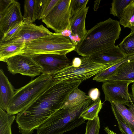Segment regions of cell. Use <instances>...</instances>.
Masks as SVG:
<instances>
[{
    "instance_id": "6da1fadb",
    "label": "cell",
    "mask_w": 134,
    "mask_h": 134,
    "mask_svg": "<svg viewBox=\"0 0 134 134\" xmlns=\"http://www.w3.org/2000/svg\"><path fill=\"white\" fill-rule=\"evenodd\" d=\"M82 81L53 80L50 87L36 100L17 114L21 124L33 132L61 108L69 95Z\"/></svg>"
},
{
    "instance_id": "7a4b0ae2",
    "label": "cell",
    "mask_w": 134,
    "mask_h": 134,
    "mask_svg": "<svg viewBox=\"0 0 134 134\" xmlns=\"http://www.w3.org/2000/svg\"><path fill=\"white\" fill-rule=\"evenodd\" d=\"M121 28L119 21L110 18L97 23L88 30L76 47L82 57H90L103 49L114 46L119 37Z\"/></svg>"
},
{
    "instance_id": "3957f363",
    "label": "cell",
    "mask_w": 134,
    "mask_h": 134,
    "mask_svg": "<svg viewBox=\"0 0 134 134\" xmlns=\"http://www.w3.org/2000/svg\"><path fill=\"white\" fill-rule=\"evenodd\" d=\"M94 102L90 98L75 108L59 109L38 127L37 134H63L85 123L79 116Z\"/></svg>"
},
{
    "instance_id": "277c9868",
    "label": "cell",
    "mask_w": 134,
    "mask_h": 134,
    "mask_svg": "<svg viewBox=\"0 0 134 134\" xmlns=\"http://www.w3.org/2000/svg\"><path fill=\"white\" fill-rule=\"evenodd\" d=\"M52 76L41 74L24 86L16 90L7 109L11 115L17 114L36 100L51 86Z\"/></svg>"
},
{
    "instance_id": "5b68a950",
    "label": "cell",
    "mask_w": 134,
    "mask_h": 134,
    "mask_svg": "<svg viewBox=\"0 0 134 134\" xmlns=\"http://www.w3.org/2000/svg\"><path fill=\"white\" fill-rule=\"evenodd\" d=\"M75 46L61 33L52 34L25 43L22 53L31 55L47 53L66 55L75 51Z\"/></svg>"
},
{
    "instance_id": "8992f818",
    "label": "cell",
    "mask_w": 134,
    "mask_h": 134,
    "mask_svg": "<svg viewBox=\"0 0 134 134\" xmlns=\"http://www.w3.org/2000/svg\"><path fill=\"white\" fill-rule=\"evenodd\" d=\"M81 58V63L80 66L75 67L71 64L52 75L53 80L56 81L74 80L82 81L115 64L96 63L90 57H82Z\"/></svg>"
},
{
    "instance_id": "52a82bcc",
    "label": "cell",
    "mask_w": 134,
    "mask_h": 134,
    "mask_svg": "<svg viewBox=\"0 0 134 134\" xmlns=\"http://www.w3.org/2000/svg\"><path fill=\"white\" fill-rule=\"evenodd\" d=\"M71 1L59 0L49 13L42 19L47 27L54 30L55 33H61L70 29Z\"/></svg>"
},
{
    "instance_id": "ba28073f",
    "label": "cell",
    "mask_w": 134,
    "mask_h": 134,
    "mask_svg": "<svg viewBox=\"0 0 134 134\" xmlns=\"http://www.w3.org/2000/svg\"><path fill=\"white\" fill-rule=\"evenodd\" d=\"M4 62L8 71L13 75L19 74L34 77L41 73V68L30 55L19 54L7 59Z\"/></svg>"
},
{
    "instance_id": "9c48e42d",
    "label": "cell",
    "mask_w": 134,
    "mask_h": 134,
    "mask_svg": "<svg viewBox=\"0 0 134 134\" xmlns=\"http://www.w3.org/2000/svg\"><path fill=\"white\" fill-rule=\"evenodd\" d=\"M20 3L15 0L0 1V31L2 36L15 24L23 21Z\"/></svg>"
},
{
    "instance_id": "30bf717a",
    "label": "cell",
    "mask_w": 134,
    "mask_h": 134,
    "mask_svg": "<svg viewBox=\"0 0 134 134\" xmlns=\"http://www.w3.org/2000/svg\"><path fill=\"white\" fill-rule=\"evenodd\" d=\"M31 56L41 68L42 74L52 76L72 64L65 54L47 53Z\"/></svg>"
},
{
    "instance_id": "8fae6325",
    "label": "cell",
    "mask_w": 134,
    "mask_h": 134,
    "mask_svg": "<svg viewBox=\"0 0 134 134\" xmlns=\"http://www.w3.org/2000/svg\"><path fill=\"white\" fill-rule=\"evenodd\" d=\"M130 83L128 82L114 81L103 82L102 87L105 101L123 104L133 102L132 94L129 92L128 86Z\"/></svg>"
},
{
    "instance_id": "7c38bea8",
    "label": "cell",
    "mask_w": 134,
    "mask_h": 134,
    "mask_svg": "<svg viewBox=\"0 0 134 134\" xmlns=\"http://www.w3.org/2000/svg\"><path fill=\"white\" fill-rule=\"evenodd\" d=\"M52 33L42 24L37 25L32 23L23 21L21 29L17 34L10 40L0 43H26Z\"/></svg>"
},
{
    "instance_id": "4fadbf2b",
    "label": "cell",
    "mask_w": 134,
    "mask_h": 134,
    "mask_svg": "<svg viewBox=\"0 0 134 134\" xmlns=\"http://www.w3.org/2000/svg\"><path fill=\"white\" fill-rule=\"evenodd\" d=\"M94 62L102 64H115L127 57L118 46H115L99 51L90 57Z\"/></svg>"
},
{
    "instance_id": "5bb4252c",
    "label": "cell",
    "mask_w": 134,
    "mask_h": 134,
    "mask_svg": "<svg viewBox=\"0 0 134 134\" xmlns=\"http://www.w3.org/2000/svg\"><path fill=\"white\" fill-rule=\"evenodd\" d=\"M88 8V7L85 5L71 19L70 29L71 34L74 37H78L80 41L83 38L87 32L85 24Z\"/></svg>"
},
{
    "instance_id": "9a60e30c",
    "label": "cell",
    "mask_w": 134,
    "mask_h": 134,
    "mask_svg": "<svg viewBox=\"0 0 134 134\" xmlns=\"http://www.w3.org/2000/svg\"><path fill=\"white\" fill-rule=\"evenodd\" d=\"M108 81L134 82V58L121 64Z\"/></svg>"
},
{
    "instance_id": "2e32d148",
    "label": "cell",
    "mask_w": 134,
    "mask_h": 134,
    "mask_svg": "<svg viewBox=\"0 0 134 134\" xmlns=\"http://www.w3.org/2000/svg\"><path fill=\"white\" fill-rule=\"evenodd\" d=\"M14 88L3 70H0V108L6 111L7 106L13 96Z\"/></svg>"
},
{
    "instance_id": "e0dca14e",
    "label": "cell",
    "mask_w": 134,
    "mask_h": 134,
    "mask_svg": "<svg viewBox=\"0 0 134 134\" xmlns=\"http://www.w3.org/2000/svg\"><path fill=\"white\" fill-rule=\"evenodd\" d=\"M111 108L115 109L134 132V105L133 102L126 104L111 102Z\"/></svg>"
},
{
    "instance_id": "ac0fdd59",
    "label": "cell",
    "mask_w": 134,
    "mask_h": 134,
    "mask_svg": "<svg viewBox=\"0 0 134 134\" xmlns=\"http://www.w3.org/2000/svg\"><path fill=\"white\" fill-rule=\"evenodd\" d=\"M25 43H0V60L4 62L7 59L22 53Z\"/></svg>"
},
{
    "instance_id": "d6986e66",
    "label": "cell",
    "mask_w": 134,
    "mask_h": 134,
    "mask_svg": "<svg viewBox=\"0 0 134 134\" xmlns=\"http://www.w3.org/2000/svg\"><path fill=\"white\" fill-rule=\"evenodd\" d=\"M90 98L85 93L77 88L69 95L61 109H72L75 108Z\"/></svg>"
},
{
    "instance_id": "ffe728a7",
    "label": "cell",
    "mask_w": 134,
    "mask_h": 134,
    "mask_svg": "<svg viewBox=\"0 0 134 134\" xmlns=\"http://www.w3.org/2000/svg\"><path fill=\"white\" fill-rule=\"evenodd\" d=\"M119 19L120 25L130 29L131 31L134 30V0H132L124 9Z\"/></svg>"
},
{
    "instance_id": "44dd1931",
    "label": "cell",
    "mask_w": 134,
    "mask_h": 134,
    "mask_svg": "<svg viewBox=\"0 0 134 134\" xmlns=\"http://www.w3.org/2000/svg\"><path fill=\"white\" fill-rule=\"evenodd\" d=\"M0 108V134H12L11 127L15 118Z\"/></svg>"
},
{
    "instance_id": "7402d4cb",
    "label": "cell",
    "mask_w": 134,
    "mask_h": 134,
    "mask_svg": "<svg viewBox=\"0 0 134 134\" xmlns=\"http://www.w3.org/2000/svg\"><path fill=\"white\" fill-rule=\"evenodd\" d=\"M134 58V55L127 57L108 68L96 74L93 80L97 82H104L107 81L119 67L127 60Z\"/></svg>"
},
{
    "instance_id": "603a6c76",
    "label": "cell",
    "mask_w": 134,
    "mask_h": 134,
    "mask_svg": "<svg viewBox=\"0 0 134 134\" xmlns=\"http://www.w3.org/2000/svg\"><path fill=\"white\" fill-rule=\"evenodd\" d=\"M103 104L100 98H99L83 110L80 115L79 118H82L86 120H93L98 116Z\"/></svg>"
},
{
    "instance_id": "cb8c5ba5",
    "label": "cell",
    "mask_w": 134,
    "mask_h": 134,
    "mask_svg": "<svg viewBox=\"0 0 134 134\" xmlns=\"http://www.w3.org/2000/svg\"><path fill=\"white\" fill-rule=\"evenodd\" d=\"M119 45L121 50L127 57L134 55V30L125 37Z\"/></svg>"
},
{
    "instance_id": "d4e9b609",
    "label": "cell",
    "mask_w": 134,
    "mask_h": 134,
    "mask_svg": "<svg viewBox=\"0 0 134 134\" xmlns=\"http://www.w3.org/2000/svg\"><path fill=\"white\" fill-rule=\"evenodd\" d=\"M35 3V0L24 1L23 21L33 23L35 21L34 18Z\"/></svg>"
},
{
    "instance_id": "484cf974",
    "label": "cell",
    "mask_w": 134,
    "mask_h": 134,
    "mask_svg": "<svg viewBox=\"0 0 134 134\" xmlns=\"http://www.w3.org/2000/svg\"><path fill=\"white\" fill-rule=\"evenodd\" d=\"M132 0H113L110 8V14L119 18L124 9Z\"/></svg>"
},
{
    "instance_id": "4316f807",
    "label": "cell",
    "mask_w": 134,
    "mask_h": 134,
    "mask_svg": "<svg viewBox=\"0 0 134 134\" xmlns=\"http://www.w3.org/2000/svg\"><path fill=\"white\" fill-rule=\"evenodd\" d=\"M112 112L117 120L120 130L123 134H134L133 131L125 121L116 111L111 108Z\"/></svg>"
},
{
    "instance_id": "83f0119b",
    "label": "cell",
    "mask_w": 134,
    "mask_h": 134,
    "mask_svg": "<svg viewBox=\"0 0 134 134\" xmlns=\"http://www.w3.org/2000/svg\"><path fill=\"white\" fill-rule=\"evenodd\" d=\"M100 121L97 116L92 120H88L86 123L85 134H99Z\"/></svg>"
},
{
    "instance_id": "f1b7e54d",
    "label": "cell",
    "mask_w": 134,
    "mask_h": 134,
    "mask_svg": "<svg viewBox=\"0 0 134 134\" xmlns=\"http://www.w3.org/2000/svg\"><path fill=\"white\" fill-rule=\"evenodd\" d=\"M23 23V20L21 22L17 23L12 26L6 34L2 36L0 40V43L5 42L10 40L21 29Z\"/></svg>"
},
{
    "instance_id": "f546056e",
    "label": "cell",
    "mask_w": 134,
    "mask_h": 134,
    "mask_svg": "<svg viewBox=\"0 0 134 134\" xmlns=\"http://www.w3.org/2000/svg\"><path fill=\"white\" fill-rule=\"evenodd\" d=\"M88 0H71L70 7L71 18L75 14L87 5Z\"/></svg>"
},
{
    "instance_id": "4dcf8cb0",
    "label": "cell",
    "mask_w": 134,
    "mask_h": 134,
    "mask_svg": "<svg viewBox=\"0 0 134 134\" xmlns=\"http://www.w3.org/2000/svg\"><path fill=\"white\" fill-rule=\"evenodd\" d=\"M88 94L89 97L94 102L100 98V93L97 88H94L89 91Z\"/></svg>"
},
{
    "instance_id": "1f68e13d",
    "label": "cell",
    "mask_w": 134,
    "mask_h": 134,
    "mask_svg": "<svg viewBox=\"0 0 134 134\" xmlns=\"http://www.w3.org/2000/svg\"><path fill=\"white\" fill-rule=\"evenodd\" d=\"M81 63V58L76 57L73 59L72 65L74 67H78L80 66Z\"/></svg>"
},
{
    "instance_id": "d6a6232c",
    "label": "cell",
    "mask_w": 134,
    "mask_h": 134,
    "mask_svg": "<svg viewBox=\"0 0 134 134\" xmlns=\"http://www.w3.org/2000/svg\"><path fill=\"white\" fill-rule=\"evenodd\" d=\"M100 1V0H96L94 1L93 8V9L94 11H97L99 8V6Z\"/></svg>"
},
{
    "instance_id": "836d02e7",
    "label": "cell",
    "mask_w": 134,
    "mask_h": 134,
    "mask_svg": "<svg viewBox=\"0 0 134 134\" xmlns=\"http://www.w3.org/2000/svg\"><path fill=\"white\" fill-rule=\"evenodd\" d=\"M133 84L131 86L132 93L133 98V99L134 102V82L133 83Z\"/></svg>"
},
{
    "instance_id": "e575fe53",
    "label": "cell",
    "mask_w": 134,
    "mask_h": 134,
    "mask_svg": "<svg viewBox=\"0 0 134 134\" xmlns=\"http://www.w3.org/2000/svg\"><path fill=\"white\" fill-rule=\"evenodd\" d=\"M115 134H117V133H116ZM120 134H123L122 133H121Z\"/></svg>"
},
{
    "instance_id": "d590c367",
    "label": "cell",
    "mask_w": 134,
    "mask_h": 134,
    "mask_svg": "<svg viewBox=\"0 0 134 134\" xmlns=\"http://www.w3.org/2000/svg\"></svg>"
}]
</instances>
